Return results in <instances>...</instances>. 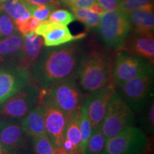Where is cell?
<instances>
[{
	"mask_svg": "<svg viewBox=\"0 0 154 154\" xmlns=\"http://www.w3.org/2000/svg\"><path fill=\"white\" fill-rule=\"evenodd\" d=\"M107 138L101 132L100 127L92 131L84 154H103Z\"/></svg>",
	"mask_w": 154,
	"mask_h": 154,
	"instance_id": "7402d4cb",
	"label": "cell"
},
{
	"mask_svg": "<svg viewBox=\"0 0 154 154\" xmlns=\"http://www.w3.org/2000/svg\"><path fill=\"white\" fill-rule=\"evenodd\" d=\"M35 154H54L55 146L47 134L32 139Z\"/></svg>",
	"mask_w": 154,
	"mask_h": 154,
	"instance_id": "484cf974",
	"label": "cell"
},
{
	"mask_svg": "<svg viewBox=\"0 0 154 154\" xmlns=\"http://www.w3.org/2000/svg\"><path fill=\"white\" fill-rule=\"evenodd\" d=\"M40 23L41 22L34 17H30L23 21H14L17 30L22 36L35 32Z\"/></svg>",
	"mask_w": 154,
	"mask_h": 154,
	"instance_id": "4316f807",
	"label": "cell"
},
{
	"mask_svg": "<svg viewBox=\"0 0 154 154\" xmlns=\"http://www.w3.org/2000/svg\"><path fill=\"white\" fill-rule=\"evenodd\" d=\"M88 9H89L92 12L96 13V14H98L100 15L103 14V13L106 12L105 9L97 2H96L95 4H94V5H92L91 7H88Z\"/></svg>",
	"mask_w": 154,
	"mask_h": 154,
	"instance_id": "d590c367",
	"label": "cell"
},
{
	"mask_svg": "<svg viewBox=\"0 0 154 154\" xmlns=\"http://www.w3.org/2000/svg\"><path fill=\"white\" fill-rule=\"evenodd\" d=\"M31 82L30 72L24 67H0V104Z\"/></svg>",
	"mask_w": 154,
	"mask_h": 154,
	"instance_id": "7c38bea8",
	"label": "cell"
},
{
	"mask_svg": "<svg viewBox=\"0 0 154 154\" xmlns=\"http://www.w3.org/2000/svg\"><path fill=\"white\" fill-rule=\"evenodd\" d=\"M88 95L82 91L76 77L59 83L45 90L44 93V97L63 111L68 118L73 111L82 106Z\"/></svg>",
	"mask_w": 154,
	"mask_h": 154,
	"instance_id": "52a82bcc",
	"label": "cell"
},
{
	"mask_svg": "<svg viewBox=\"0 0 154 154\" xmlns=\"http://www.w3.org/2000/svg\"><path fill=\"white\" fill-rule=\"evenodd\" d=\"M119 51L147 59L153 63L154 38L153 34L142 33L131 30Z\"/></svg>",
	"mask_w": 154,
	"mask_h": 154,
	"instance_id": "5bb4252c",
	"label": "cell"
},
{
	"mask_svg": "<svg viewBox=\"0 0 154 154\" xmlns=\"http://www.w3.org/2000/svg\"><path fill=\"white\" fill-rule=\"evenodd\" d=\"M85 51L82 42L76 41L44 49L29 69L31 80L42 89L48 90L76 77Z\"/></svg>",
	"mask_w": 154,
	"mask_h": 154,
	"instance_id": "6da1fadb",
	"label": "cell"
},
{
	"mask_svg": "<svg viewBox=\"0 0 154 154\" xmlns=\"http://www.w3.org/2000/svg\"><path fill=\"white\" fill-rule=\"evenodd\" d=\"M25 7H31V6H39V5H50L54 7H59L61 5L60 0H19Z\"/></svg>",
	"mask_w": 154,
	"mask_h": 154,
	"instance_id": "4dcf8cb0",
	"label": "cell"
},
{
	"mask_svg": "<svg viewBox=\"0 0 154 154\" xmlns=\"http://www.w3.org/2000/svg\"><path fill=\"white\" fill-rule=\"evenodd\" d=\"M43 38L35 32L23 36L22 49L18 61V66L29 70L44 49Z\"/></svg>",
	"mask_w": 154,
	"mask_h": 154,
	"instance_id": "2e32d148",
	"label": "cell"
},
{
	"mask_svg": "<svg viewBox=\"0 0 154 154\" xmlns=\"http://www.w3.org/2000/svg\"><path fill=\"white\" fill-rule=\"evenodd\" d=\"M92 129L89 118L86 111V108L84 103L81 106V117H80V133L81 143L79 151L82 154H84L87 144L88 140L91 136Z\"/></svg>",
	"mask_w": 154,
	"mask_h": 154,
	"instance_id": "cb8c5ba5",
	"label": "cell"
},
{
	"mask_svg": "<svg viewBox=\"0 0 154 154\" xmlns=\"http://www.w3.org/2000/svg\"><path fill=\"white\" fill-rule=\"evenodd\" d=\"M126 14L131 24V30L142 33L153 34V10L138 9Z\"/></svg>",
	"mask_w": 154,
	"mask_h": 154,
	"instance_id": "ac0fdd59",
	"label": "cell"
},
{
	"mask_svg": "<svg viewBox=\"0 0 154 154\" xmlns=\"http://www.w3.org/2000/svg\"><path fill=\"white\" fill-rule=\"evenodd\" d=\"M140 114V123L141 129L146 136H153L154 134V99L153 97L146 105Z\"/></svg>",
	"mask_w": 154,
	"mask_h": 154,
	"instance_id": "603a6c76",
	"label": "cell"
},
{
	"mask_svg": "<svg viewBox=\"0 0 154 154\" xmlns=\"http://www.w3.org/2000/svg\"><path fill=\"white\" fill-rule=\"evenodd\" d=\"M148 147L149 140L143 131L131 126L107 139L103 154H145Z\"/></svg>",
	"mask_w": 154,
	"mask_h": 154,
	"instance_id": "ba28073f",
	"label": "cell"
},
{
	"mask_svg": "<svg viewBox=\"0 0 154 154\" xmlns=\"http://www.w3.org/2000/svg\"><path fill=\"white\" fill-rule=\"evenodd\" d=\"M118 51L114 57L112 70V82L116 87L153 68V63L147 59Z\"/></svg>",
	"mask_w": 154,
	"mask_h": 154,
	"instance_id": "9c48e42d",
	"label": "cell"
},
{
	"mask_svg": "<svg viewBox=\"0 0 154 154\" xmlns=\"http://www.w3.org/2000/svg\"><path fill=\"white\" fill-rule=\"evenodd\" d=\"M0 11L7 14L14 21H23L31 17L29 11L19 0L0 2Z\"/></svg>",
	"mask_w": 154,
	"mask_h": 154,
	"instance_id": "44dd1931",
	"label": "cell"
},
{
	"mask_svg": "<svg viewBox=\"0 0 154 154\" xmlns=\"http://www.w3.org/2000/svg\"><path fill=\"white\" fill-rule=\"evenodd\" d=\"M62 147L65 151L70 154H82L80 153L79 148L76 146H75L70 140L66 139V138H64V140H63L62 144Z\"/></svg>",
	"mask_w": 154,
	"mask_h": 154,
	"instance_id": "e575fe53",
	"label": "cell"
},
{
	"mask_svg": "<svg viewBox=\"0 0 154 154\" xmlns=\"http://www.w3.org/2000/svg\"><path fill=\"white\" fill-rule=\"evenodd\" d=\"M153 68L117 86L116 91L135 113H139L153 97Z\"/></svg>",
	"mask_w": 154,
	"mask_h": 154,
	"instance_id": "3957f363",
	"label": "cell"
},
{
	"mask_svg": "<svg viewBox=\"0 0 154 154\" xmlns=\"http://www.w3.org/2000/svg\"><path fill=\"white\" fill-rule=\"evenodd\" d=\"M0 154H19L17 152H13L9 151L2 146V144L0 143Z\"/></svg>",
	"mask_w": 154,
	"mask_h": 154,
	"instance_id": "8d00e7d4",
	"label": "cell"
},
{
	"mask_svg": "<svg viewBox=\"0 0 154 154\" xmlns=\"http://www.w3.org/2000/svg\"><path fill=\"white\" fill-rule=\"evenodd\" d=\"M42 88L29 82L20 91L0 104V116L7 120L22 119L41 101Z\"/></svg>",
	"mask_w": 154,
	"mask_h": 154,
	"instance_id": "5b68a950",
	"label": "cell"
},
{
	"mask_svg": "<svg viewBox=\"0 0 154 154\" xmlns=\"http://www.w3.org/2000/svg\"><path fill=\"white\" fill-rule=\"evenodd\" d=\"M135 122V113L115 91L100 126L101 132L109 139L128 127L134 126Z\"/></svg>",
	"mask_w": 154,
	"mask_h": 154,
	"instance_id": "8992f818",
	"label": "cell"
},
{
	"mask_svg": "<svg viewBox=\"0 0 154 154\" xmlns=\"http://www.w3.org/2000/svg\"><path fill=\"white\" fill-rule=\"evenodd\" d=\"M48 20L50 22L60 23V24L67 26L74 22L76 20V18L74 14L66 9H57V10L55 9L49 15Z\"/></svg>",
	"mask_w": 154,
	"mask_h": 154,
	"instance_id": "f546056e",
	"label": "cell"
},
{
	"mask_svg": "<svg viewBox=\"0 0 154 154\" xmlns=\"http://www.w3.org/2000/svg\"><path fill=\"white\" fill-rule=\"evenodd\" d=\"M23 36L18 33L0 39V62L17 59L19 61Z\"/></svg>",
	"mask_w": 154,
	"mask_h": 154,
	"instance_id": "d6986e66",
	"label": "cell"
},
{
	"mask_svg": "<svg viewBox=\"0 0 154 154\" xmlns=\"http://www.w3.org/2000/svg\"><path fill=\"white\" fill-rule=\"evenodd\" d=\"M97 3L105 9V11H111L119 9L122 3V0H96Z\"/></svg>",
	"mask_w": 154,
	"mask_h": 154,
	"instance_id": "836d02e7",
	"label": "cell"
},
{
	"mask_svg": "<svg viewBox=\"0 0 154 154\" xmlns=\"http://www.w3.org/2000/svg\"><path fill=\"white\" fill-rule=\"evenodd\" d=\"M70 8H88L96 2V0H60Z\"/></svg>",
	"mask_w": 154,
	"mask_h": 154,
	"instance_id": "1f68e13d",
	"label": "cell"
},
{
	"mask_svg": "<svg viewBox=\"0 0 154 154\" xmlns=\"http://www.w3.org/2000/svg\"><path fill=\"white\" fill-rule=\"evenodd\" d=\"M7 1H9V0H0V2H7Z\"/></svg>",
	"mask_w": 154,
	"mask_h": 154,
	"instance_id": "74e56055",
	"label": "cell"
},
{
	"mask_svg": "<svg viewBox=\"0 0 154 154\" xmlns=\"http://www.w3.org/2000/svg\"><path fill=\"white\" fill-rule=\"evenodd\" d=\"M81 107L69 115L65 128V138L72 142L79 149L81 143L80 133Z\"/></svg>",
	"mask_w": 154,
	"mask_h": 154,
	"instance_id": "ffe728a7",
	"label": "cell"
},
{
	"mask_svg": "<svg viewBox=\"0 0 154 154\" xmlns=\"http://www.w3.org/2000/svg\"><path fill=\"white\" fill-rule=\"evenodd\" d=\"M21 126L29 138H33L46 134L44 109L39 103L21 119Z\"/></svg>",
	"mask_w": 154,
	"mask_h": 154,
	"instance_id": "e0dca14e",
	"label": "cell"
},
{
	"mask_svg": "<svg viewBox=\"0 0 154 154\" xmlns=\"http://www.w3.org/2000/svg\"><path fill=\"white\" fill-rule=\"evenodd\" d=\"M16 26L13 19L2 11L0 13V38L7 37L16 33Z\"/></svg>",
	"mask_w": 154,
	"mask_h": 154,
	"instance_id": "83f0119b",
	"label": "cell"
},
{
	"mask_svg": "<svg viewBox=\"0 0 154 154\" xmlns=\"http://www.w3.org/2000/svg\"><path fill=\"white\" fill-rule=\"evenodd\" d=\"M28 136L20 123L13 121L0 122V143L5 149L17 152L26 146Z\"/></svg>",
	"mask_w": 154,
	"mask_h": 154,
	"instance_id": "9a60e30c",
	"label": "cell"
},
{
	"mask_svg": "<svg viewBox=\"0 0 154 154\" xmlns=\"http://www.w3.org/2000/svg\"><path fill=\"white\" fill-rule=\"evenodd\" d=\"M35 33L43 38L46 47H55L70 42L83 39L86 36V33H80L74 35L66 25L60 23L42 21L35 30Z\"/></svg>",
	"mask_w": 154,
	"mask_h": 154,
	"instance_id": "4fadbf2b",
	"label": "cell"
},
{
	"mask_svg": "<svg viewBox=\"0 0 154 154\" xmlns=\"http://www.w3.org/2000/svg\"><path fill=\"white\" fill-rule=\"evenodd\" d=\"M115 55L103 49L85 51L76 73V80L86 94L103 88L112 82Z\"/></svg>",
	"mask_w": 154,
	"mask_h": 154,
	"instance_id": "7a4b0ae2",
	"label": "cell"
},
{
	"mask_svg": "<svg viewBox=\"0 0 154 154\" xmlns=\"http://www.w3.org/2000/svg\"><path fill=\"white\" fill-rule=\"evenodd\" d=\"M27 10L29 11L31 16L35 17L40 22L47 20L49 15L53 11H54L57 7L50 5H39V6H31L26 7Z\"/></svg>",
	"mask_w": 154,
	"mask_h": 154,
	"instance_id": "f1b7e54d",
	"label": "cell"
},
{
	"mask_svg": "<svg viewBox=\"0 0 154 154\" xmlns=\"http://www.w3.org/2000/svg\"><path fill=\"white\" fill-rule=\"evenodd\" d=\"M44 93L45 90L44 91L43 97L41 99L40 103L44 109L46 134L55 147H62L68 117L63 111L44 97Z\"/></svg>",
	"mask_w": 154,
	"mask_h": 154,
	"instance_id": "30bf717a",
	"label": "cell"
},
{
	"mask_svg": "<svg viewBox=\"0 0 154 154\" xmlns=\"http://www.w3.org/2000/svg\"><path fill=\"white\" fill-rule=\"evenodd\" d=\"M97 27L106 47L116 51L121 49L132 29L128 16L120 9L107 11L101 14Z\"/></svg>",
	"mask_w": 154,
	"mask_h": 154,
	"instance_id": "277c9868",
	"label": "cell"
},
{
	"mask_svg": "<svg viewBox=\"0 0 154 154\" xmlns=\"http://www.w3.org/2000/svg\"><path fill=\"white\" fill-rule=\"evenodd\" d=\"M116 88L114 84L111 82L103 88L89 94L86 97L84 105L91 122L92 131L101 126Z\"/></svg>",
	"mask_w": 154,
	"mask_h": 154,
	"instance_id": "8fae6325",
	"label": "cell"
},
{
	"mask_svg": "<svg viewBox=\"0 0 154 154\" xmlns=\"http://www.w3.org/2000/svg\"><path fill=\"white\" fill-rule=\"evenodd\" d=\"M100 20H101V15L92 12L90 10L87 17L83 21L82 23L85 25L87 29H92L94 27H97L99 26Z\"/></svg>",
	"mask_w": 154,
	"mask_h": 154,
	"instance_id": "d6a6232c",
	"label": "cell"
},
{
	"mask_svg": "<svg viewBox=\"0 0 154 154\" xmlns=\"http://www.w3.org/2000/svg\"><path fill=\"white\" fill-rule=\"evenodd\" d=\"M119 9L125 14L138 9L153 10V0H122Z\"/></svg>",
	"mask_w": 154,
	"mask_h": 154,
	"instance_id": "d4e9b609",
	"label": "cell"
}]
</instances>
